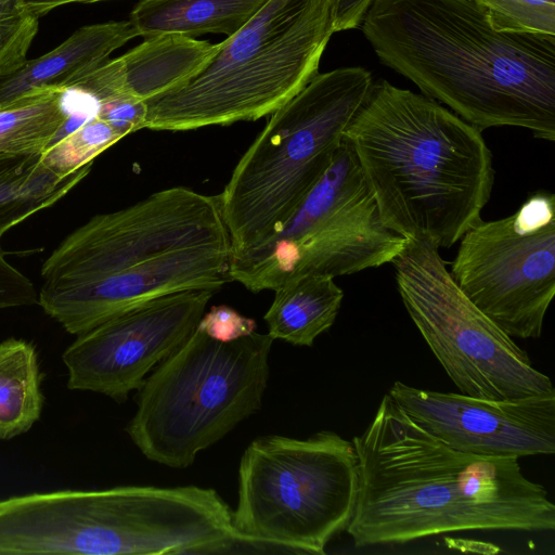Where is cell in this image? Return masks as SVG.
<instances>
[{"mask_svg":"<svg viewBox=\"0 0 555 555\" xmlns=\"http://www.w3.org/2000/svg\"><path fill=\"white\" fill-rule=\"evenodd\" d=\"M219 43L181 36H157L107 60L70 82L99 103L120 96L146 101L180 85L218 50ZM64 89V90H65Z\"/></svg>","mask_w":555,"mask_h":555,"instance_id":"obj_14","label":"cell"},{"mask_svg":"<svg viewBox=\"0 0 555 555\" xmlns=\"http://www.w3.org/2000/svg\"><path fill=\"white\" fill-rule=\"evenodd\" d=\"M351 442L359 491L346 531L357 547L456 531L555 529L547 490L525 476L518 459L453 449L387 393Z\"/></svg>","mask_w":555,"mask_h":555,"instance_id":"obj_1","label":"cell"},{"mask_svg":"<svg viewBox=\"0 0 555 555\" xmlns=\"http://www.w3.org/2000/svg\"><path fill=\"white\" fill-rule=\"evenodd\" d=\"M38 20L24 0H0V76L14 73L26 63Z\"/></svg>","mask_w":555,"mask_h":555,"instance_id":"obj_23","label":"cell"},{"mask_svg":"<svg viewBox=\"0 0 555 555\" xmlns=\"http://www.w3.org/2000/svg\"><path fill=\"white\" fill-rule=\"evenodd\" d=\"M370 72L318 73L271 114L218 195L232 255L278 230L330 167L373 87Z\"/></svg>","mask_w":555,"mask_h":555,"instance_id":"obj_5","label":"cell"},{"mask_svg":"<svg viewBox=\"0 0 555 555\" xmlns=\"http://www.w3.org/2000/svg\"><path fill=\"white\" fill-rule=\"evenodd\" d=\"M500 31L555 37V0H470Z\"/></svg>","mask_w":555,"mask_h":555,"instance_id":"obj_22","label":"cell"},{"mask_svg":"<svg viewBox=\"0 0 555 555\" xmlns=\"http://www.w3.org/2000/svg\"><path fill=\"white\" fill-rule=\"evenodd\" d=\"M387 395L418 425L453 449L515 459L555 453V392L488 400L397 380Z\"/></svg>","mask_w":555,"mask_h":555,"instance_id":"obj_12","label":"cell"},{"mask_svg":"<svg viewBox=\"0 0 555 555\" xmlns=\"http://www.w3.org/2000/svg\"><path fill=\"white\" fill-rule=\"evenodd\" d=\"M358 491L354 447L338 434L261 436L241 457L232 524L244 535L292 553L323 555L327 543L347 529Z\"/></svg>","mask_w":555,"mask_h":555,"instance_id":"obj_7","label":"cell"},{"mask_svg":"<svg viewBox=\"0 0 555 555\" xmlns=\"http://www.w3.org/2000/svg\"><path fill=\"white\" fill-rule=\"evenodd\" d=\"M96 116L124 138L144 128L146 104L133 98H114L99 103Z\"/></svg>","mask_w":555,"mask_h":555,"instance_id":"obj_25","label":"cell"},{"mask_svg":"<svg viewBox=\"0 0 555 555\" xmlns=\"http://www.w3.org/2000/svg\"><path fill=\"white\" fill-rule=\"evenodd\" d=\"M333 34L331 0H268L196 73L145 101L144 128L184 131L271 115L318 74Z\"/></svg>","mask_w":555,"mask_h":555,"instance_id":"obj_4","label":"cell"},{"mask_svg":"<svg viewBox=\"0 0 555 555\" xmlns=\"http://www.w3.org/2000/svg\"><path fill=\"white\" fill-rule=\"evenodd\" d=\"M373 0H331L334 33L361 25Z\"/></svg>","mask_w":555,"mask_h":555,"instance_id":"obj_27","label":"cell"},{"mask_svg":"<svg viewBox=\"0 0 555 555\" xmlns=\"http://www.w3.org/2000/svg\"><path fill=\"white\" fill-rule=\"evenodd\" d=\"M450 274L509 336L539 338L555 295V195L537 191L514 214L474 224Z\"/></svg>","mask_w":555,"mask_h":555,"instance_id":"obj_9","label":"cell"},{"mask_svg":"<svg viewBox=\"0 0 555 555\" xmlns=\"http://www.w3.org/2000/svg\"><path fill=\"white\" fill-rule=\"evenodd\" d=\"M138 34L128 21L82 26L52 51L0 76V105L44 88L64 90L78 77L108 60Z\"/></svg>","mask_w":555,"mask_h":555,"instance_id":"obj_15","label":"cell"},{"mask_svg":"<svg viewBox=\"0 0 555 555\" xmlns=\"http://www.w3.org/2000/svg\"><path fill=\"white\" fill-rule=\"evenodd\" d=\"M0 238V309L38 304L34 283L5 258Z\"/></svg>","mask_w":555,"mask_h":555,"instance_id":"obj_26","label":"cell"},{"mask_svg":"<svg viewBox=\"0 0 555 555\" xmlns=\"http://www.w3.org/2000/svg\"><path fill=\"white\" fill-rule=\"evenodd\" d=\"M59 88H44L0 105V156L42 154L65 120Z\"/></svg>","mask_w":555,"mask_h":555,"instance_id":"obj_20","label":"cell"},{"mask_svg":"<svg viewBox=\"0 0 555 555\" xmlns=\"http://www.w3.org/2000/svg\"><path fill=\"white\" fill-rule=\"evenodd\" d=\"M122 137L98 116L89 119L42 153L43 164L61 177L92 164L94 158Z\"/></svg>","mask_w":555,"mask_h":555,"instance_id":"obj_21","label":"cell"},{"mask_svg":"<svg viewBox=\"0 0 555 555\" xmlns=\"http://www.w3.org/2000/svg\"><path fill=\"white\" fill-rule=\"evenodd\" d=\"M344 298L334 278L307 274L287 280L274 289L263 320L273 339L311 347L334 324Z\"/></svg>","mask_w":555,"mask_h":555,"instance_id":"obj_17","label":"cell"},{"mask_svg":"<svg viewBox=\"0 0 555 555\" xmlns=\"http://www.w3.org/2000/svg\"><path fill=\"white\" fill-rule=\"evenodd\" d=\"M231 245L185 247L85 284H43L38 304L66 332L80 335L156 297L182 291L220 289L231 281Z\"/></svg>","mask_w":555,"mask_h":555,"instance_id":"obj_13","label":"cell"},{"mask_svg":"<svg viewBox=\"0 0 555 555\" xmlns=\"http://www.w3.org/2000/svg\"><path fill=\"white\" fill-rule=\"evenodd\" d=\"M214 293L192 289L156 297L78 335L62 356L67 387L126 401L196 330Z\"/></svg>","mask_w":555,"mask_h":555,"instance_id":"obj_11","label":"cell"},{"mask_svg":"<svg viewBox=\"0 0 555 555\" xmlns=\"http://www.w3.org/2000/svg\"><path fill=\"white\" fill-rule=\"evenodd\" d=\"M201 245H231L218 195L167 188L73 231L46 259L41 278L48 286L80 285Z\"/></svg>","mask_w":555,"mask_h":555,"instance_id":"obj_10","label":"cell"},{"mask_svg":"<svg viewBox=\"0 0 555 555\" xmlns=\"http://www.w3.org/2000/svg\"><path fill=\"white\" fill-rule=\"evenodd\" d=\"M254 319L242 315L227 305L212 306L198 322L197 328L210 338L231 343L256 332Z\"/></svg>","mask_w":555,"mask_h":555,"instance_id":"obj_24","label":"cell"},{"mask_svg":"<svg viewBox=\"0 0 555 555\" xmlns=\"http://www.w3.org/2000/svg\"><path fill=\"white\" fill-rule=\"evenodd\" d=\"M42 378L31 343L13 337L0 343V439L26 433L39 420Z\"/></svg>","mask_w":555,"mask_h":555,"instance_id":"obj_19","label":"cell"},{"mask_svg":"<svg viewBox=\"0 0 555 555\" xmlns=\"http://www.w3.org/2000/svg\"><path fill=\"white\" fill-rule=\"evenodd\" d=\"M91 166L61 177L43 164L42 154L0 156V238L66 196L87 177Z\"/></svg>","mask_w":555,"mask_h":555,"instance_id":"obj_18","label":"cell"},{"mask_svg":"<svg viewBox=\"0 0 555 555\" xmlns=\"http://www.w3.org/2000/svg\"><path fill=\"white\" fill-rule=\"evenodd\" d=\"M273 340L254 332L221 343L196 327L138 390L126 427L132 442L152 462L191 466L261 408Z\"/></svg>","mask_w":555,"mask_h":555,"instance_id":"obj_6","label":"cell"},{"mask_svg":"<svg viewBox=\"0 0 555 555\" xmlns=\"http://www.w3.org/2000/svg\"><path fill=\"white\" fill-rule=\"evenodd\" d=\"M383 224L438 248L481 220L494 184L482 131L439 102L387 80L373 85L344 133Z\"/></svg>","mask_w":555,"mask_h":555,"instance_id":"obj_3","label":"cell"},{"mask_svg":"<svg viewBox=\"0 0 555 555\" xmlns=\"http://www.w3.org/2000/svg\"><path fill=\"white\" fill-rule=\"evenodd\" d=\"M26 5L37 16L47 14L57 7L70 4V3H92L103 0H24Z\"/></svg>","mask_w":555,"mask_h":555,"instance_id":"obj_28","label":"cell"},{"mask_svg":"<svg viewBox=\"0 0 555 555\" xmlns=\"http://www.w3.org/2000/svg\"><path fill=\"white\" fill-rule=\"evenodd\" d=\"M360 26L384 65L468 124L555 141V37L496 30L470 0H373Z\"/></svg>","mask_w":555,"mask_h":555,"instance_id":"obj_2","label":"cell"},{"mask_svg":"<svg viewBox=\"0 0 555 555\" xmlns=\"http://www.w3.org/2000/svg\"><path fill=\"white\" fill-rule=\"evenodd\" d=\"M391 263L406 312L461 393L512 400L555 392L513 337L463 294L436 245L408 240Z\"/></svg>","mask_w":555,"mask_h":555,"instance_id":"obj_8","label":"cell"},{"mask_svg":"<svg viewBox=\"0 0 555 555\" xmlns=\"http://www.w3.org/2000/svg\"><path fill=\"white\" fill-rule=\"evenodd\" d=\"M268 0H140L129 21L138 36H181L205 34L232 36Z\"/></svg>","mask_w":555,"mask_h":555,"instance_id":"obj_16","label":"cell"}]
</instances>
